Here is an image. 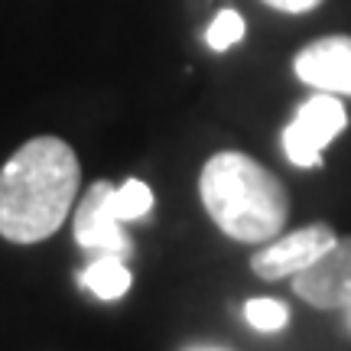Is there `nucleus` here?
Returning <instances> with one entry per match:
<instances>
[{"mask_svg":"<svg viewBox=\"0 0 351 351\" xmlns=\"http://www.w3.org/2000/svg\"><path fill=\"white\" fill-rule=\"evenodd\" d=\"M82 166L62 137H33L0 169V234L13 244L52 238L75 208Z\"/></svg>","mask_w":351,"mask_h":351,"instance_id":"1","label":"nucleus"},{"mask_svg":"<svg viewBox=\"0 0 351 351\" xmlns=\"http://www.w3.org/2000/svg\"><path fill=\"white\" fill-rule=\"evenodd\" d=\"M199 195L215 225L241 244L274 241L289 218L283 182L254 156L238 150L215 153L202 166Z\"/></svg>","mask_w":351,"mask_h":351,"instance_id":"2","label":"nucleus"},{"mask_svg":"<svg viewBox=\"0 0 351 351\" xmlns=\"http://www.w3.org/2000/svg\"><path fill=\"white\" fill-rule=\"evenodd\" d=\"M348 127V111L339 101V95L319 91L309 101H302L296 117L283 130V153L289 163L300 169L322 166V150Z\"/></svg>","mask_w":351,"mask_h":351,"instance_id":"3","label":"nucleus"},{"mask_svg":"<svg viewBox=\"0 0 351 351\" xmlns=\"http://www.w3.org/2000/svg\"><path fill=\"white\" fill-rule=\"evenodd\" d=\"M335 241H339V234L328 225H306L300 231L283 234V238L276 234L251 257V270L261 280H270V283L283 280V276H296L300 270L313 267Z\"/></svg>","mask_w":351,"mask_h":351,"instance_id":"4","label":"nucleus"},{"mask_svg":"<svg viewBox=\"0 0 351 351\" xmlns=\"http://www.w3.org/2000/svg\"><path fill=\"white\" fill-rule=\"evenodd\" d=\"M111 182H95V186L85 192V199L78 202L75 208V225H72V234H75L78 247H85L91 254H111V257H130L134 244L124 234V221L114 215L111 205Z\"/></svg>","mask_w":351,"mask_h":351,"instance_id":"5","label":"nucleus"},{"mask_svg":"<svg viewBox=\"0 0 351 351\" xmlns=\"http://www.w3.org/2000/svg\"><path fill=\"white\" fill-rule=\"evenodd\" d=\"M296 296L315 309L351 306V238H339L313 267L293 276Z\"/></svg>","mask_w":351,"mask_h":351,"instance_id":"6","label":"nucleus"},{"mask_svg":"<svg viewBox=\"0 0 351 351\" xmlns=\"http://www.w3.org/2000/svg\"><path fill=\"white\" fill-rule=\"evenodd\" d=\"M293 72L326 95H351V36L313 39L296 52Z\"/></svg>","mask_w":351,"mask_h":351,"instance_id":"7","label":"nucleus"},{"mask_svg":"<svg viewBox=\"0 0 351 351\" xmlns=\"http://www.w3.org/2000/svg\"><path fill=\"white\" fill-rule=\"evenodd\" d=\"M82 287L91 289L98 300H121L130 289V270H127L124 257H111V254H98L95 261L82 270Z\"/></svg>","mask_w":351,"mask_h":351,"instance_id":"8","label":"nucleus"},{"mask_svg":"<svg viewBox=\"0 0 351 351\" xmlns=\"http://www.w3.org/2000/svg\"><path fill=\"white\" fill-rule=\"evenodd\" d=\"M111 205H114V215H117L121 221H140V218L153 208V192L147 182L127 179L124 186H114Z\"/></svg>","mask_w":351,"mask_h":351,"instance_id":"9","label":"nucleus"},{"mask_svg":"<svg viewBox=\"0 0 351 351\" xmlns=\"http://www.w3.org/2000/svg\"><path fill=\"white\" fill-rule=\"evenodd\" d=\"M244 16L238 10H221L218 16L212 20L208 26V33H205V43H208V49L215 52H225L231 46H238L241 39H244Z\"/></svg>","mask_w":351,"mask_h":351,"instance_id":"10","label":"nucleus"},{"mask_svg":"<svg viewBox=\"0 0 351 351\" xmlns=\"http://www.w3.org/2000/svg\"><path fill=\"white\" fill-rule=\"evenodd\" d=\"M244 319L257 332H280L289 322V309H287V302H280V300H251L244 306Z\"/></svg>","mask_w":351,"mask_h":351,"instance_id":"11","label":"nucleus"},{"mask_svg":"<svg viewBox=\"0 0 351 351\" xmlns=\"http://www.w3.org/2000/svg\"><path fill=\"white\" fill-rule=\"evenodd\" d=\"M263 3L280 13H309V10H315V7H322L326 0H263Z\"/></svg>","mask_w":351,"mask_h":351,"instance_id":"12","label":"nucleus"},{"mask_svg":"<svg viewBox=\"0 0 351 351\" xmlns=\"http://www.w3.org/2000/svg\"><path fill=\"white\" fill-rule=\"evenodd\" d=\"M345 315H348V328H351V306H348V309H345Z\"/></svg>","mask_w":351,"mask_h":351,"instance_id":"13","label":"nucleus"}]
</instances>
